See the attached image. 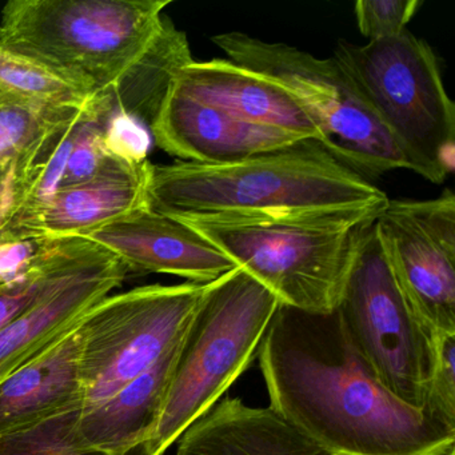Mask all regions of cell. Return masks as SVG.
Instances as JSON below:
<instances>
[{
    "label": "cell",
    "instance_id": "17",
    "mask_svg": "<svg viewBox=\"0 0 455 455\" xmlns=\"http://www.w3.org/2000/svg\"><path fill=\"white\" fill-rule=\"evenodd\" d=\"M180 342L110 398L81 410L76 438L82 446L108 455H132L150 439L161 418Z\"/></svg>",
    "mask_w": 455,
    "mask_h": 455
},
{
    "label": "cell",
    "instance_id": "22",
    "mask_svg": "<svg viewBox=\"0 0 455 455\" xmlns=\"http://www.w3.org/2000/svg\"><path fill=\"white\" fill-rule=\"evenodd\" d=\"M74 241H52L23 228H0V292L41 275L70 250Z\"/></svg>",
    "mask_w": 455,
    "mask_h": 455
},
{
    "label": "cell",
    "instance_id": "14",
    "mask_svg": "<svg viewBox=\"0 0 455 455\" xmlns=\"http://www.w3.org/2000/svg\"><path fill=\"white\" fill-rule=\"evenodd\" d=\"M151 167L150 161L132 164L110 156L97 177L60 188L41 207L9 226L52 241L82 238L148 209Z\"/></svg>",
    "mask_w": 455,
    "mask_h": 455
},
{
    "label": "cell",
    "instance_id": "25",
    "mask_svg": "<svg viewBox=\"0 0 455 455\" xmlns=\"http://www.w3.org/2000/svg\"><path fill=\"white\" fill-rule=\"evenodd\" d=\"M420 0H359L354 6L359 33L369 42L395 38L407 30Z\"/></svg>",
    "mask_w": 455,
    "mask_h": 455
},
{
    "label": "cell",
    "instance_id": "19",
    "mask_svg": "<svg viewBox=\"0 0 455 455\" xmlns=\"http://www.w3.org/2000/svg\"><path fill=\"white\" fill-rule=\"evenodd\" d=\"M0 95L55 108H82L94 98L81 84L2 47Z\"/></svg>",
    "mask_w": 455,
    "mask_h": 455
},
{
    "label": "cell",
    "instance_id": "4",
    "mask_svg": "<svg viewBox=\"0 0 455 455\" xmlns=\"http://www.w3.org/2000/svg\"><path fill=\"white\" fill-rule=\"evenodd\" d=\"M279 300L241 268L207 283L180 342L153 435L132 455H164L259 353Z\"/></svg>",
    "mask_w": 455,
    "mask_h": 455
},
{
    "label": "cell",
    "instance_id": "11",
    "mask_svg": "<svg viewBox=\"0 0 455 455\" xmlns=\"http://www.w3.org/2000/svg\"><path fill=\"white\" fill-rule=\"evenodd\" d=\"M164 153L199 164H226L283 150L307 140L233 118L172 89L148 127Z\"/></svg>",
    "mask_w": 455,
    "mask_h": 455
},
{
    "label": "cell",
    "instance_id": "3",
    "mask_svg": "<svg viewBox=\"0 0 455 455\" xmlns=\"http://www.w3.org/2000/svg\"><path fill=\"white\" fill-rule=\"evenodd\" d=\"M172 0H12L0 47L86 87L113 94L156 47Z\"/></svg>",
    "mask_w": 455,
    "mask_h": 455
},
{
    "label": "cell",
    "instance_id": "10",
    "mask_svg": "<svg viewBox=\"0 0 455 455\" xmlns=\"http://www.w3.org/2000/svg\"><path fill=\"white\" fill-rule=\"evenodd\" d=\"M394 279L433 337L455 334V196L393 199L374 220Z\"/></svg>",
    "mask_w": 455,
    "mask_h": 455
},
{
    "label": "cell",
    "instance_id": "24",
    "mask_svg": "<svg viewBox=\"0 0 455 455\" xmlns=\"http://www.w3.org/2000/svg\"><path fill=\"white\" fill-rule=\"evenodd\" d=\"M423 412L455 431V334L434 337V364Z\"/></svg>",
    "mask_w": 455,
    "mask_h": 455
},
{
    "label": "cell",
    "instance_id": "18",
    "mask_svg": "<svg viewBox=\"0 0 455 455\" xmlns=\"http://www.w3.org/2000/svg\"><path fill=\"white\" fill-rule=\"evenodd\" d=\"M175 455H330L270 407L220 399L177 441Z\"/></svg>",
    "mask_w": 455,
    "mask_h": 455
},
{
    "label": "cell",
    "instance_id": "26",
    "mask_svg": "<svg viewBox=\"0 0 455 455\" xmlns=\"http://www.w3.org/2000/svg\"><path fill=\"white\" fill-rule=\"evenodd\" d=\"M108 158L103 142L102 118H98L94 106V113L79 129L58 190L89 182L100 174Z\"/></svg>",
    "mask_w": 455,
    "mask_h": 455
},
{
    "label": "cell",
    "instance_id": "23",
    "mask_svg": "<svg viewBox=\"0 0 455 455\" xmlns=\"http://www.w3.org/2000/svg\"><path fill=\"white\" fill-rule=\"evenodd\" d=\"M81 410L73 407L0 436V455H108L79 443L76 422Z\"/></svg>",
    "mask_w": 455,
    "mask_h": 455
},
{
    "label": "cell",
    "instance_id": "20",
    "mask_svg": "<svg viewBox=\"0 0 455 455\" xmlns=\"http://www.w3.org/2000/svg\"><path fill=\"white\" fill-rule=\"evenodd\" d=\"M106 254L108 251L98 244L76 238L70 250L41 275L0 292V330L71 283Z\"/></svg>",
    "mask_w": 455,
    "mask_h": 455
},
{
    "label": "cell",
    "instance_id": "9",
    "mask_svg": "<svg viewBox=\"0 0 455 455\" xmlns=\"http://www.w3.org/2000/svg\"><path fill=\"white\" fill-rule=\"evenodd\" d=\"M375 379L423 410L434 364V337L415 318L388 267L374 222L362 231L337 307Z\"/></svg>",
    "mask_w": 455,
    "mask_h": 455
},
{
    "label": "cell",
    "instance_id": "13",
    "mask_svg": "<svg viewBox=\"0 0 455 455\" xmlns=\"http://www.w3.org/2000/svg\"><path fill=\"white\" fill-rule=\"evenodd\" d=\"M172 87L239 121L323 143L321 130L292 92L231 60H191L175 74Z\"/></svg>",
    "mask_w": 455,
    "mask_h": 455
},
{
    "label": "cell",
    "instance_id": "16",
    "mask_svg": "<svg viewBox=\"0 0 455 455\" xmlns=\"http://www.w3.org/2000/svg\"><path fill=\"white\" fill-rule=\"evenodd\" d=\"M81 323L0 382V436L84 407Z\"/></svg>",
    "mask_w": 455,
    "mask_h": 455
},
{
    "label": "cell",
    "instance_id": "1",
    "mask_svg": "<svg viewBox=\"0 0 455 455\" xmlns=\"http://www.w3.org/2000/svg\"><path fill=\"white\" fill-rule=\"evenodd\" d=\"M257 358L268 407L330 455L454 451V430L375 379L337 308L321 314L279 306Z\"/></svg>",
    "mask_w": 455,
    "mask_h": 455
},
{
    "label": "cell",
    "instance_id": "15",
    "mask_svg": "<svg viewBox=\"0 0 455 455\" xmlns=\"http://www.w3.org/2000/svg\"><path fill=\"white\" fill-rule=\"evenodd\" d=\"M129 268L108 251L60 291L0 330V382L82 321L122 286Z\"/></svg>",
    "mask_w": 455,
    "mask_h": 455
},
{
    "label": "cell",
    "instance_id": "8",
    "mask_svg": "<svg viewBox=\"0 0 455 455\" xmlns=\"http://www.w3.org/2000/svg\"><path fill=\"white\" fill-rule=\"evenodd\" d=\"M207 284H148L110 294L82 319L84 407L110 398L182 339Z\"/></svg>",
    "mask_w": 455,
    "mask_h": 455
},
{
    "label": "cell",
    "instance_id": "7",
    "mask_svg": "<svg viewBox=\"0 0 455 455\" xmlns=\"http://www.w3.org/2000/svg\"><path fill=\"white\" fill-rule=\"evenodd\" d=\"M180 222L212 242L282 306L321 314L339 305L359 238L369 226Z\"/></svg>",
    "mask_w": 455,
    "mask_h": 455
},
{
    "label": "cell",
    "instance_id": "12",
    "mask_svg": "<svg viewBox=\"0 0 455 455\" xmlns=\"http://www.w3.org/2000/svg\"><path fill=\"white\" fill-rule=\"evenodd\" d=\"M118 258L130 273L170 274L190 283L217 281L236 266L190 226L142 210L82 236Z\"/></svg>",
    "mask_w": 455,
    "mask_h": 455
},
{
    "label": "cell",
    "instance_id": "6",
    "mask_svg": "<svg viewBox=\"0 0 455 455\" xmlns=\"http://www.w3.org/2000/svg\"><path fill=\"white\" fill-rule=\"evenodd\" d=\"M212 41L231 62L292 92L321 130L322 148L354 172L369 180L406 169L401 151L334 58L321 60L238 31Z\"/></svg>",
    "mask_w": 455,
    "mask_h": 455
},
{
    "label": "cell",
    "instance_id": "21",
    "mask_svg": "<svg viewBox=\"0 0 455 455\" xmlns=\"http://www.w3.org/2000/svg\"><path fill=\"white\" fill-rule=\"evenodd\" d=\"M76 108H44L0 95V199L20 158L52 124Z\"/></svg>",
    "mask_w": 455,
    "mask_h": 455
},
{
    "label": "cell",
    "instance_id": "2",
    "mask_svg": "<svg viewBox=\"0 0 455 455\" xmlns=\"http://www.w3.org/2000/svg\"><path fill=\"white\" fill-rule=\"evenodd\" d=\"M148 210L178 220L371 225L388 196L319 143L226 164H153Z\"/></svg>",
    "mask_w": 455,
    "mask_h": 455
},
{
    "label": "cell",
    "instance_id": "5",
    "mask_svg": "<svg viewBox=\"0 0 455 455\" xmlns=\"http://www.w3.org/2000/svg\"><path fill=\"white\" fill-rule=\"evenodd\" d=\"M335 62L403 156L406 169L441 185L455 169V105L427 42L409 30L359 46L339 41Z\"/></svg>",
    "mask_w": 455,
    "mask_h": 455
},
{
    "label": "cell",
    "instance_id": "27",
    "mask_svg": "<svg viewBox=\"0 0 455 455\" xmlns=\"http://www.w3.org/2000/svg\"><path fill=\"white\" fill-rule=\"evenodd\" d=\"M103 142L108 156L138 164L148 161L151 134L142 122L122 111L102 118Z\"/></svg>",
    "mask_w": 455,
    "mask_h": 455
}]
</instances>
